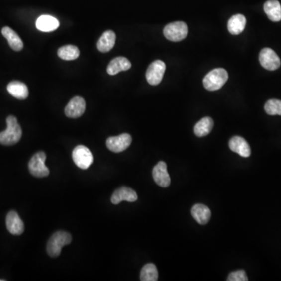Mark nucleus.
Wrapping results in <instances>:
<instances>
[{
  "instance_id": "obj_27",
  "label": "nucleus",
  "mask_w": 281,
  "mask_h": 281,
  "mask_svg": "<svg viewBox=\"0 0 281 281\" xmlns=\"http://www.w3.org/2000/svg\"><path fill=\"white\" fill-rule=\"evenodd\" d=\"M246 273L245 271H238L230 273L227 278V281H248Z\"/></svg>"
},
{
  "instance_id": "obj_24",
  "label": "nucleus",
  "mask_w": 281,
  "mask_h": 281,
  "mask_svg": "<svg viewBox=\"0 0 281 281\" xmlns=\"http://www.w3.org/2000/svg\"><path fill=\"white\" fill-rule=\"evenodd\" d=\"M59 57L64 60H76L80 56V51L77 46L67 45L62 46L57 52Z\"/></svg>"
},
{
  "instance_id": "obj_17",
  "label": "nucleus",
  "mask_w": 281,
  "mask_h": 281,
  "mask_svg": "<svg viewBox=\"0 0 281 281\" xmlns=\"http://www.w3.org/2000/svg\"><path fill=\"white\" fill-rule=\"evenodd\" d=\"M191 215L199 224L205 225L210 220L211 211L203 204H195L191 209Z\"/></svg>"
},
{
  "instance_id": "obj_14",
  "label": "nucleus",
  "mask_w": 281,
  "mask_h": 281,
  "mask_svg": "<svg viewBox=\"0 0 281 281\" xmlns=\"http://www.w3.org/2000/svg\"><path fill=\"white\" fill-rule=\"evenodd\" d=\"M229 147L234 153H238L244 158H248L251 155V149L246 140L240 136L233 137L229 142Z\"/></svg>"
},
{
  "instance_id": "obj_3",
  "label": "nucleus",
  "mask_w": 281,
  "mask_h": 281,
  "mask_svg": "<svg viewBox=\"0 0 281 281\" xmlns=\"http://www.w3.org/2000/svg\"><path fill=\"white\" fill-rule=\"evenodd\" d=\"M228 80V73L223 68L212 70L204 78V87L209 91H216L221 89Z\"/></svg>"
},
{
  "instance_id": "obj_15",
  "label": "nucleus",
  "mask_w": 281,
  "mask_h": 281,
  "mask_svg": "<svg viewBox=\"0 0 281 281\" xmlns=\"http://www.w3.org/2000/svg\"><path fill=\"white\" fill-rule=\"evenodd\" d=\"M60 26V22L57 19L49 15H42L36 20L37 29L43 32H50L55 31Z\"/></svg>"
},
{
  "instance_id": "obj_19",
  "label": "nucleus",
  "mask_w": 281,
  "mask_h": 281,
  "mask_svg": "<svg viewBox=\"0 0 281 281\" xmlns=\"http://www.w3.org/2000/svg\"><path fill=\"white\" fill-rule=\"evenodd\" d=\"M116 34L112 31H106L100 37L97 43V48L102 53H107L114 47Z\"/></svg>"
},
{
  "instance_id": "obj_5",
  "label": "nucleus",
  "mask_w": 281,
  "mask_h": 281,
  "mask_svg": "<svg viewBox=\"0 0 281 281\" xmlns=\"http://www.w3.org/2000/svg\"><path fill=\"white\" fill-rule=\"evenodd\" d=\"M46 153L38 152L32 156L28 164L30 173L35 178H45L49 174V170L45 164Z\"/></svg>"
},
{
  "instance_id": "obj_26",
  "label": "nucleus",
  "mask_w": 281,
  "mask_h": 281,
  "mask_svg": "<svg viewBox=\"0 0 281 281\" xmlns=\"http://www.w3.org/2000/svg\"><path fill=\"white\" fill-rule=\"evenodd\" d=\"M264 109L267 114L271 116H281V100L270 99L266 102Z\"/></svg>"
},
{
  "instance_id": "obj_6",
  "label": "nucleus",
  "mask_w": 281,
  "mask_h": 281,
  "mask_svg": "<svg viewBox=\"0 0 281 281\" xmlns=\"http://www.w3.org/2000/svg\"><path fill=\"white\" fill-rule=\"evenodd\" d=\"M73 160L79 168L86 170L93 163V156L91 151L84 145H78L73 150Z\"/></svg>"
},
{
  "instance_id": "obj_16",
  "label": "nucleus",
  "mask_w": 281,
  "mask_h": 281,
  "mask_svg": "<svg viewBox=\"0 0 281 281\" xmlns=\"http://www.w3.org/2000/svg\"><path fill=\"white\" fill-rule=\"evenodd\" d=\"M131 67V62L125 57L120 56L111 60L106 71L109 75H115L121 71H128Z\"/></svg>"
},
{
  "instance_id": "obj_21",
  "label": "nucleus",
  "mask_w": 281,
  "mask_h": 281,
  "mask_svg": "<svg viewBox=\"0 0 281 281\" xmlns=\"http://www.w3.org/2000/svg\"><path fill=\"white\" fill-rule=\"evenodd\" d=\"M7 91L12 96L21 100L26 99L29 94L25 84L17 81L9 82L7 86Z\"/></svg>"
},
{
  "instance_id": "obj_13",
  "label": "nucleus",
  "mask_w": 281,
  "mask_h": 281,
  "mask_svg": "<svg viewBox=\"0 0 281 281\" xmlns=\"http://www.w3.org/2000/svg\"><path fill=\"white\" fill-rule=\"evenodd\" d=\"M138 200V194L133 189L127 187H121L115 190L111 197V201L114 205L120 204L122 201L134 202Z\"/></svg>"
},
{
  "instance_id": "obj_9",
  "label": "nucleus",
  "mask_w": 281,
  "mask_h": 281,
  "mask_svg": "<svg viewBox=\"0 0 281 281\" xmlns=\"http://www.w3.org/2000/svg\"><path fill=\"white\" fill-rule=\"evenodd\" d=\"M132 138L129 134H122L119 136L109 137L106 140V146L112 153H119L125 151L131 145Z\"/></svg>"
},
{
  "instance_id": "obj_1",
  "label": "nucleus",
  "mask_w": 281,
  "mask_h": 281,
  "mask_svg": "<svg viewBox=\"0 0 281 281\" xmlns=\"http://www.w3.org/2000/svg\"><path fill=\"white\" fill-rule=\"evenodd\" d=\"M7 128L0 132V144L3 145H13L20 141L22 130L15 116H9L6 119Z\"/></svg>"
},
{
  "instance_id": "obj_12",
  "label": "nucleus",
  "mask_w": 281,
  "mask_h": 281,
  "mask_svg": "<svg viewBox=\"0 0 281 281\" xmlns=\"http://www.w3.org/2000/svg\"><path fill=\"white\" fill-rule=\"evenodd\" d=\"M6 227L9 232L13 235H20L24 231V222L22 221L17 212L10 211L5 219Z\"/></svg>"
},
{
  "instance_id": "obj_10",
  "label": "nucleus",
  "mask_w": 281,
  "mask_h": 281,
  "mask_svg": "<svg viewBox=\"0 0 281 281\" xmlns=\"http://www.w3.org/2000/svg\"><path fill=\"white\" fill-rule=\"evenodd\" d=\"M153 177L159 186L167 187L171 185V178L167 171V166L165 162L160 161L155 166L153 171Z\"/></svg>"
},
{
  "instance_id": "obj_22",
  "label": "nucleus",
  "mask_w": 281,
  "mask_h": 281,
  "mask_svg": "<svg viewBox=\"0 0 281 281\" xmlns=\"http://www.w3.org/2000/svg\"><path fill=\"white\" fill-rule=\"evenodd\" d=\"M2 34L7 39L9 46L14 51H20L24 47V44L19 35L13 29H11L10 27H4L2 29Z\"/></svg>"
},
{
  "instance_id": "obj_20",
  "label": "nucleus",
  "mask_w": 281,
  "mask_h": 281,
  "mask_svg": "<svg viewBox=\"0 0 281 281\" xmlns=\"http://www.w3.org/2000/svg\"><path fill=\"white\" fill-rule=\"evenodd\" d=\"M246 18L242 14H236L230 17L227 24V28L231 35H238L245 30Z\"/></svg>"
},
{
  "instance_id": "obj_8",
  "label": "nucleus",
  "mask_w": 281,
  "mask_h": 281,
  "mask_svg": "<svg viewBox=\"0 0 281 281\" xmlns=\"http://www.w3.org/2000/svg\"><path fill=\"white\" fill-rule=\"evenodd\" d=\"M259 60H260L262 67L268 71H275L278 69L281 66V60H280L279 56L270 48L262 49L260 56H259Z\"/></svg>"
},
{
  "instance_id": "obj_28",
  "label": "nucleus",
  "mask_w": 281,
  "mask_h": 281,
  "mask_svg": "<svg viewBox=\"0 0 281 281\" xmlns=\"http://www.w3.org/2000/svg\"><path fill=\"white\" fill-rule=\"evenodd\" d=\"M0 281H5V280H0Z\"/></svg>"
},
{
  "instance_id": "obj_18",
  "label": "nucleus",
  "mask_w": 281,
  "mask_h": 281,
  "mask_svg": "<svg viewBox=\"0 0 281 281\" xmlns=\"http://www.w3.org/2000/svg\"><path fill=\"white\" fill-rule=\"evenodd\" d=\"M263 9L271 21L281 20V5L278 0H268L264 3Z\"/></svg>"
},
{
  "instance_id": "obj_7",
  "label": "nucleus",
  "mask_w": 281,
  "mask_h": 281,
  "mask_svg": "<svg viewBox=\"0 0 281 281\" xmlns=\"http://www.w3.org/2000/svg\"><path fill=\"white\" fill-rule=\"evenodd\" d=\"M166 71V64L162 60L153 62L146 71V79L151 86H158L163 80Z\"/></svg>"
},
{
  "instance_id": "obj_23",
  "label": "nucleus",
  "mask_w": 281,
  "mask_h": 281,
  "mask_svg": "<svg viewBox=\"0 0 281 281\" xmlns=\"http://www.w3.org/2000/svg\"><path fill=\"white\" fill-rule=\"evenodd\" d=\"M213 125H214V123L212 118L209 116L202 118L194 126V134L196 136L198 137L206 136L212 131Z\"/></svg>"
},
{
  "instance_id": "obj_25",
  "label": "nucleus",
  "mask_w": 281,
  "mask_h": 281,
  "mask_svg": "<svg viewBox=\"0 0 281 281\" xmlns=\"http://www.w3.org/2000/svg\"><path fill=\"white\" fill-rule=\"evenodd\" d=\"M158 271L153 263H148L142 267L140 274V280L142 281H158Z\"/></svg>"
},
{
  "instance_id": "obj_2",
  "label": "nucleus",
  "mask_w": 281,
  "mask_h": 281,
  "mask_svg": "<svg viewBox=\"0 0 281 281\" xmlns=\"http://www.w3.org/2000/svg\"><path fill=\"white\" fill-rule=\"evenodd\" d=\"M72 241L71 234L66 231H56L49 238L47 244V252L49 256L57 257L61 253L63 247L69 245Z\"/></svg>"
},
{
  "instance_id": "obj_4",
  "label": "nucleus",
  "mask_w": 281,
  "mask_h": 281,
  "mask_svg": "<svg viewBox=\"0 0 281 281\" xmlns=\"http://www.w3.org/2000/svg\"><path fill=\"white\" fill-rule=\"evenodd\" d=\"M164 34L169 41L181 42L187 36L188 27L185 22H173L164 27Z\"/></svg>"
},
{
  "instance_id": "obj_11",
  "label": "nucleus",
  "mask_w": 281,
  "mask_h": 281,
  "mask_svg": "<svg viewBox=\"0 0 281 281\" xmlns=\"http://www.w3.org/2000/svg\"><path fill=\"white\" fill-rule=\"evenodd\" d=\"M86 101L80 96L73 98L65 108V114L67 117L78 118L83 115L86 111Z\"/></svg>"
}]
</instances>
